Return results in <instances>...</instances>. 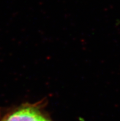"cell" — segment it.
Returning <instances> with one entry per match:
<instances>
[{"mask_svg":"<svg viewBox=\"0 0 120 121\" xmlns=\"http://www.w3.org/2000/svg\"><path fill=\"white\" fill-rule=\"evenodd\" d=\"M2 121H50L34 108H23L15 111Z\"/></svg>","mask_w":120,"mask_h":121,"instance_id":"obj_1","label":"cell"}]
</instances>
